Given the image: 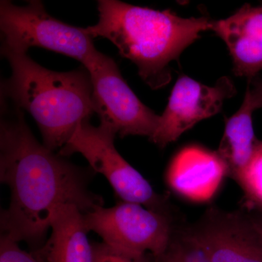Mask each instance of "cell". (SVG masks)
<instances>
[{"label":"cell","mask_w":262,"mask_h":262,"mask_svg":"<svg viewBox=\"0 0 262 262\" xmlns=\"http://www.w3.org/2000/svg\"><path fill=\"white\" fill-rule=\"evenodd\" d=\"M0 122V180L10 192L1 211V236L39 249L51 229L53 212L74 205L84 214L103 206L89 189L95 173L69 161L40 144L22 110L13 108Z\"/></svg>","instance_id":"obj_1"},{"label":"cell","mask_w":262,"mask_h":262,"mask_svg":"<svg viewBox=\"0 0 262 262\" xmlns=\"http://www.w3.org/2000/svg\"><path fill=\"white\" fill-rule=\"evenodd\" d=\"M98 20L86 27L93 38H106L123 58L134 62L139 75L151 89L170 81L169 63L210 30L205 17L182 18L171 10L134 6L117 0L98 1Z\"/></svg>","instance_id":"obj_2"},{"label":"cell","mask_w":262,"mask_h":262,"mask_svg":"<svg viewBox=\"0 0 262 262\" xmlns=\"http://www.w3.org/2000/svg\"><path fill=\"white\" fill-rule=\"evenodd\" d=\"M12 74L1 85L2 99L32 115L43 144L59 151L81 122L94 115L93 88L89 72L82 67L67 72L46 69L27 53L1 52Z\"/></svg>","instance_id":"obj_3"},{"label":"cell","mask_w":262,"mask_h":262,"mask_svg":"<svg viewBox=\"0 0 262 262\" xmlns=\"http://www.w3.org/2000/svg\"><path fill=\"white\" fill-rule=\"evenodd\" d=\"M18 6L0 2L1 52L27 53L38 47L75 58L82 65L97 51L85 28L63 23L51 16L39 0Z\"/></svg>","instance_id":"obj_4"},{"label":"cell","mask_w":262,"mask_h":262,"mask_svg":"<svg viewBox=\"0 0 262 262\" xmlns=\"http://www.w3.org/2000/svg\"><path fill=\"white\" fill-rule=\"evenodd\" d=\"M117 134L111 127L84 120L61 150V156L80 153L91 168L102 174L122 202L137 203L154 211L171 213L168 198L158 194L149 182L118 152L115 145Z\"/></svg>","instance_id":"obj_5"},{"label":"cell","mask_w":262,"mask_h":262,"mask_svg":"<svg viewBox=\"0 0 262 262\" xmlns=\"http://www.w3.org/2000/svg\"><path fill=\"white\" fill-rule=\"evenodd\" d=\"M84 218L88 230L98 234L103 243L137 256L149 253L157 257L165 252L178 227L171 213L127 202L111 208L100 207Z\"/></svg>","instance_id":"obj_6"},{"label":"cell","mask_w":262,"mask_h":262,"mask_svg":"<svg viewBox=\"0 0 262 262\" xmlns=\"http://www.w3.org/2000/svg\"><path fill=\"white\" fill-rule=\"evenodd\" d=\"M82 66L91 77L94 113L100 123L111 127L121 138L141 136L151 139L160 116L136 96L113 58L97 51Z\"/></svg>","instance_id":"obj_7"},{"label":"cell","mask_w":262,"mask_h":262,"mask_svg":"<svg viewBox=\"0 0 262 262\" xmlns=\"http://www.w3.org/2000/svg\"><path fill=\"white\" fill-rule=\"evenodd\" d=\"M188 228L211 262H262V219L256 212L211 208Z\"/></svg>","instance_id":"obj_8"},{"label":"cell","mask_w":262,"mask_h":262,"mask_svg":"<svg viewBox=\"0 0 262 262\" xmlns=\"http://www.w3.org/2000/svg\"><path fill=\"white\" fill-rule=\"evenodd\" d=\"M235 91L233 82L227 77L220 78L214 86H208L182 76L172 90L150 141L163 149L198 122L216 115L224 101L232 97Z\"/></svg>","instance_id":"obj_9"},{"label":"cell","mask_w":262,"mask_h":262,"mask_svg":"<svg viewBox=\"0 0 262 262\" xmlns=\"http://www.w3.org/2000/svg\"><path fill=\"white\" fill-rule=\"evenodd\" d=\"M210 30L227 45L236 75L252 78L262 70V6L245 5L228 18L211 20Z\"/></svg>","instance_id":"obj_10"},{"label":"cell","mask_w":262,"mask_h":262,"mask_svg":"<svg viewBox=\"0 0 262 262\" xmlns=\"http://www.w3.org/2000/svg\"><path fill=\"white\" fill-rule=\"evenodd\" d=\"M225 175L227 169L216 151L189 146L174 157L166 178L176 192L188 199L204 201L214 194Z\"/></svg>","instance_id":"obj_11"},{"label":"cell","mask_w":262,"mask_h":262,"mask_svg":"<svg viewBox=\"0 0 262 262\" xmlns=\"http://www.w3.org/2000/svg\"><path fill=\"white\" fill-rule=\"evenodd\" d=\"M51 230L42 247L34 251L45 261L94 262L84 213L77 206L58 207L52 215Z\"/></svg>","instance_id":"obj_12"},{"label":"cell","mask_w":262,"mask_h":262,"mask_svg":"<svg viewBox=\"0 0 262 262\" xmlns=\"http://www.w3.org/2000/svg\"><path fill=\"white\" fill-rule=\"evenodd\" d=\"M261 108L253 84L248 86L244 102L226 122L217 155L225 164L227 174L237 182L251 161L259 141L253 126V112Z\"/></svg>","instance_id":"obj_13"},{"label":"cell","mask_w":262,"mask_h":262,"mask_svg":"<svg viewBox=\"0 0 262 262\" xmlns=\"http://www.w3.org/2000/svg\"><path fill=\"white\" fill-rule=\"evenodd\" d=\"M153 262H211L188 227H177L165 252Z\"/></svg>","instance_id":"obj_14"},{"label":"cell","mask_w":262,"mask_h":262,"mask_svg":"<svg viewBox=\"0 0 262 262\" xmlns=\"http://www.w3.org/2000/svg\"><path fill=\"white\" fill-rule=\"evenodd\" d=\"M237 182L244 193L248 209L262 212V141Z\"/></svg>","instance_id":"obj_15"},{"label":"cell","mask_w":262,"mask_h":262,"mask_svg":"<svg viewBox=\"0 0 262 262\" xmlns=\"http://www.w3.org/2000/svg\"><path fill=\"white\" fill-rule=\"evenodd\" d=\"M0 262H46L35 252L29 253L19 247L18 243L1 236Z\"/></svg>","instance_id":"obj_16"},{"label":"cell","mask_w":262,"mask_h":262,"mask_svg":"<svg viewBox=\"0 0 262 262\" xmlns=\"http://www.w3.org/2000/svg\"><path fill=\"white\" fill-rule=\"evenodd\" d=\"M94 262H150L144 256H133L118 251L104 243L93 244Z\"/></svg>","instance_id":"obj_17"},{"label":"cell","mask_w":262,"mask_h":262,"mask_svg":"<svg viewBox=\"0 0 262 262\" xmlns=\"http://www.w3.org/2000/svg\"><path fill=\"white\" fill-rule=\"evenodd\" d=\"M253 84H254L255 89H256V93H257L262 108V82H261V83H255Z\"/></svg>","instance_id":"obj_18"},{"label":"cell","mask_w":262,"mask_h":262,"mask_svg":"<svg viewBox=\"0 0 262 262\" xmlns=\"http://www.w3.org/2000/svg\"><path fill=\"white\" fill-rule=\"evenodd\" d=\"M257 212H258V213H259L260 215H261V218H262V212H260V211H257Z\"/></svg>","instance_id":"obj_19"}]
</instances>
